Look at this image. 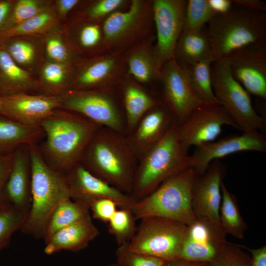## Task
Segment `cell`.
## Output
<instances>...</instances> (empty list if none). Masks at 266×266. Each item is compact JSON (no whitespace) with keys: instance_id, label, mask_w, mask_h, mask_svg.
<instances>
[{"instance_id":"6da1fadb","label":"cell","mask_w":266,"mask_h":266,"mask_svg":"<svg viewBox=\"0 0 266 266\" xmlns=\"http://www.w3.org/2000/svg\"><path fill=\"white\" fill-rule=\"evenodd\" d=\"M45 136L38 149L46 163L66 174L80 162L89 143L100 126L73 112L55 110L40 125Z\"/></svg>"},{"instance_id":"7a4b0ae2","label":"cell","mask_w":266,"mask_h":266,"mask_svg":"<svg viewBox=\"0 0 266 266\" xmlns=\"http://www.w3.org/2000/svg\"><path fill=\"white\" fill-rule=\"evenodd\" d=\"M101 128L86 148L80 163L119 190L132 193L138 159L127 138Z\"/></svg>"},{"instance_id":"3957f363","label":"cell","mask_w":266,"mask_h":266,"mask_svg":"<svg viewBox=\"0 0 266 266\" xmlns=\"http://www.w3.org/2000/svg\"><path fill=\"white\" fill-rule=\"evenodd\" d=\"M32 171L31 202L20 230L35 237H44L50 217L57 206L70 198L65 175L51 168L37 145H29ZM71 199V198H70Z\"/></svg>"},{"instance_id":"277c9868","label":"cell","mask_w":266,"mask_h":266,"mask_svg":"<svg viewBox=\"0 0 266 266\" xmlns=\"http://www.w3.org/2000/svg\"><path fill=\"white\" fill-rule=\"evenodd\" d=\"M206 27L214 61L242 48L266 44L265 13L233 3L228 12L215 14Z\"/></svg>"},{"instance_id":"5b68a950","label":"cell","mask_w":266,"mask_h":266,"mask_svg":"<svg viewBox=\"0 0 266 266\" xmlns=\"http://www.w3.org/2000/svg\"><path fill=\"white\" fill-rule=\"evenodd\" d=\"M178 126L175 120L138 161L132 191L136 200L152 193L169 177L190 167L189 155L180 142Z\"/></svg>"},{"instance_id":"8992f818","label":"cell","mask_w":266,"mask_h":266,"mask_svg":"<svg viewBox=\"0 0 266 266\" xmlns=\"http://www.w3.org/2000/svg\"><path fill=\"white\" fill-rule=\"evenodd\" d=\"M196 174L193 168L169 177L152 193L137 200L131 208L136 220L157 217L186 225L196 219L192 205V189Z\"/></svg>"},{"instance_id":"52a82bcc","label":"cell","mask_w":266,"mask_h":266,"mask_svg":"<svg viewBox=\"0 0 266 266\" xmlns=\"http://www.w3.org/2000/svg\"><path fill=\"white\" fill-rule=\"evenodd\" d=\"M153 0H132L127 7L114 11L102 22L105 43L109 52L124 53L154 35Z\"/></svg>"},{"instance_id":"ba28073f","label":"cell","mask_w":266,"mask_h":266,"mask_svg":"<svg viewBox=\"0 0 266 266\" xmlns=\"http://www.w3.org/2000/svg\"><path fill=\"white\" fill-rule=\"evenodd\" d=\"M214 94L242 132H260L266 128V121L253 106L249 93L232 75L225 59L211 65Z\"/></svg>"},{"instance_id":"9c48e42d","label":"cell","mask_w":266,"mask_h":266,"mask_svg":"<svg viewBox=\"0 0 266 266\" xmlns=\"http://www.w3.org/2000/svg\"><path fill=\"white\" fill-rule=\"evenodd\" d=\"M140 221L128 243L131 250L166 263L180 259L187 225L157 217L144 218Z\"/></svg>"},{"instance_id":"30bf717a","label":"cell","mask_w":266,"mask_h":266,"mask_svg":"<svg viewBox=\"0 0 266 266\" xmlns=\"http://www.w3.org/2000/svg\"><path fill=\"white\" fill-rule=\"evenodd\" d=\"M109 90H69L61 96L60 108L77 113L102 128L121 133L123 120Z\"/></svg>"},{"instance_id":"8fae6325","label":"cell","mask_w":266,"mask_h":266,"mask_svg":"<svg viewBox=\"0 0 266 266\" xmlns=\"http://www.w3.org/2000/svg\"><path fill=\"white\" fill-rule=\"evenodd\" d=\"M163 102L180 124L205 103L194 90L186 70L173 58L162 66L160 80Z\"/></svg>"},{"instance_id":"7c38bea8","label":"cell","mask_w":266,"mask_h":266,"mask_svg":"<svg viewBox=\"0 0 266 266\" xmlns=\"http://www.w3.org/2000/svg\"><path fill=\"white\" fill-rule=\"evenodd\" d=\"M225 125L238 128L219 103H205L195 109L178 126L179 138L183 148L188 152L193 146L214 141Z\"/></svg>"},{"instance_id":"4fadbf2b","label":"cell","mask_w":266,"mask_h":266,"mask_svg":"<svg viewBox=\"0 0 266 266\" xmlns=\"http://www.w3.org/2000/svg\"><path fill=\"white\" fill-rule=\"evenodd\" d=\"M187 0H153L156 31L155 49L162 65L173 57L177 41L184 28Z\"/></svg>"},{"instance_id":"5bb4252c","label":"cell","mask_w":266,"mask_h":266,"mask_svg":"<svg viewBox=\"0 0 266 266\" xmlns=\"http://www.w3.org/2000/svg\"><path fill=\"white\" fill-rule=\"evenodd\" d=\"M227 235L220 224L197 218L187 226L180 259L210 264L227 245Z\"/></svg>"},{"instance_id":"9a60e30c","label":"cell","mask_w":266,"mask_h":266,"mask_svg":"<svg viewBox=\"0 0 266 266\" xmlns=\"http://www.w3.org/2000/svg\"><path fill=\"white\" fill-rule=\"evenodd\" d=\"M70 198L87 206L94 200L108 198L113 200L120 208L131 209L136 200L96 176L81 163L65 174Z\"/></svg>"},{"instance_id":"2e32d148","label":"cell","mask_w":266,"mask_h":266,"mask_svg":"<svg viewBox=\"0 0 266 266\" xmlns=\"http://www.w3.org/2000/svg\"><path fill=\"white\" fill-rule=\"evenodd\" d=\"M243 151H266V138L257 132H242L240 135L226 137L217 141L202 144L189 155V166L196 175L205 172L213 161Z\"/></svg>"},{"instance_id":"e0dca14e","label":"cell","mask_w":266,"mask_h":266,"mask_svg":"<svg viewBox=\"0 0 266 266\" xmlns=\"http://www.w3.org/2000/svg\"><path fill=\"white\" fill-rule=\"evenodd\" d=\"M224 59L233 76L249 94L266 99V44L242 48Z\"/></svg>"},{"instance_id":"ac0fdd59","label":"cell","mask_w":266,"mask_h":266,"mask_svg":"<svg viewBox=\"0 0 266 266\" xmlns=\"http://www.w3.org/2000/svg\"><path fill=\"white\" fill-rule=\"evenodd\" d=\"M124 65L123 53L96 56L75 69L70 90L110 89L119 81Z\"/></svg>"},{"instance_id":"d6986e66","label":"cell","mask_w":266,"mask_h":266,"mask_svg":"<svg viewBox=\"0 0 266 266\" xmlns=\"http://www.w3.org/2000/svg\"><path fill=\"white\" fill-rule=\"evenodd\" d=\"M225 174V166L216 160L210 164L204 173L196 175L192 189V205L197 218H205L220 224L221 184Z\"/></svg>"},{"instance_id":"ffe728a7","label":"cell","mask_w":266,"mask_h":266,"mask_svg":"<svg viewBox=\"0 0 266 266\" xmlns=\"http://www.w3.org/2000/svg\"><path fill=\"white\" fill-rule=\"evenodd\" d=\"M3 116L27 126L40 127L42 121L60 108L61 96L21 92L1 96Z\"/></svg>"},{"instance_id":"44dd1931","label":"cell","mask_w":266,"mask_h":266,"mask_svg":"<svg viewBox=\"0 0 266 266\" xmlns=\"http://www.w3.org/2000/svg\"><path fill=\"white\" fill-rule=\"evenodd\" d=\"M31 162L29 145L14 152L11 169L3 191L4 202L28 214L31 202Z\"/></svg>"},{"instance_id":"7402d4cb","label":"cell","mask_w":266,"mask_h":266,"mask_svg":"<svg viewBox=\"0 0 266 266\" xmlns=\"http://www.w3.org/2000/svg\"><path fill=\"white\" fill-rule=\"evenodd\" d=\"M175 120L164 102H161L141 119L127 138L138 161L162 137Z\"/></svg>"},{"instance_id":"603a6c76","label":"cell","mask_w":266,"mask_h":266,"mask_svg":"<svg viewBox=\"0 0 266 266\" xmlns=\"http://www.w3.org/2000/svg\"><path fill=\"white\" fill-rule=\"evenodd\" d=\"M153 35L136 44L123 53L128 75L139 84L160 80L162 67L155 49Z\"/></svg>"},{"instance_id":"cb8c5ba5","label":"cell","mask_w":266,"mask_h":266,"mask_svg":"<svg viewBox=\"0 0 266 266\" xmlns=\"http://www.w3.org/2000/svg\"><path fill=\"white\" fill-rule=\"evenodd\" d=\"M99 233L89 216L54 233L45 241L44 252L51 255L62 250L78 251L86 247Z\"/></svg>"},{"instance_id":"d4e9b609","label":"cell","mask_w":266,"mask_h":266,"mask_svg":"<svg viewBox=\"0 0 266 266\" xmlns=\"http://www.w3.org/2000/svg\"><path fill=\"white\" fill-rule=\"evenodd\" d=\"M173 58L183 67L213 58L206 26L196 30H183L176 44Z\"/></svg>"},{"instance_id":"484cf974","label":"cell","mask_w":266,"mask_h":266,"mask_svg":"<svg viewBox=\"0 0 266 266\" xmlns=\"http://www.w3.org/2000/svg\"><path fill=\"white\" fill-rule=\"evenodd\" d=\"M44 136L40 127L27 126L0 115V155L12 153L23 145H38Z\"/></svg>"},{"instance_id":"4316f807","label":"cell","mask_w":266,"mask_h":266,"mask_svg":"<svg viewBox=\"0 0 266 266\" xmlns=\"http://www.w3.org/2000/svg\"><path fill=\"white\" fill-rule=\"evenodd\" d=\"M38 84L30 72L18 65L0 47V96L28 93Z\"/></svg>"},{"instance_id":"83f0119b","label":"cell","mask_w":266,"mask_h":266,"mask_svg":"<svg viewBox=\"0 0 266 266\" xmlns=\"http://www.w3.org/2000/svg\"><path fill=\"white\" fill-rule=\"evenodd\" d=\"M137 83L128 81L123 88L127 126L131 132L148 112L161 102Z\"/></svg>"},{"instance_id":"f1b7e54d","label":"cell","mask_w":266,"mask_h":266,"mask_svg":"<svg viewBox=\"0 0 266 266\" xmlns=\"http://www.w3.org/2000/svg\"><path fill=\"white\" fill-rule=\"evenodd\" d=\"M75 69L73 64L45 62L41 68L38 84L42 94L61 96L69 90Z\"/></svg>"},{"instance_id":"f546056e","label":"cell","mask_w":266,"mask_h":266,"mask_svg":"<svg viewBox=\"0 0 266 266\" xmlns=\"http://www.w3.org/2000/svg\"><path fill=\"white\" fill-rule=\"evenodd\" d=\"M58 22L54 6L51 5L36 15L0 33V42L15 37L48 33L55 30Z\"/></svg>"},{"instance_id":"4dcf8cb0","label":"cell","mask_w":266,"mask_h":266,"mask_svg":"<svg viewBox=\"0 0 266 266\" xmlns=\"http://www.w3.org/2000/svg\"><path fill=\"white\" fill-rule=\"evenodd\" d=\"M222 201L219 211L220 225L228 234L241 239L248 229L243 218L235 196L231 193L223 181L221 184Z\"/></svg>"},{"instance_id":"1f68e13d","label":"cell","mask_w":266,"mask_h":266,"mask_svg":"<svg viewBox=\"0 0 266 266\" xmlns=\"http://www.w3.org/2000/svg\"><path fill=\"white\" fill-rule=\"evenodd\" d=\"M89 216L87 206L70 198L63 200L50 217L43 237L45 241L56 232Z\"/></svg>"},{"instance_id":"d6a6232c","label":"cell","mask_w":266,"mask_h":266,"mask_svg":"<svg viewBox=\"0 0 266 266\" xmlns=\"http://www.w3.org/2000/svg\"><path fill=\"white\" fill-rule=\"evenodd\" d=\"M76 44L80 50L101 55L109 52L107 48L101 23L83 19L74 29Z\"/></svg>"},{"instance_id":"836d02e7","label":"cell","mask_w":266,"mask_h":266,"mask_svg":"<svg viewBox=\"0 0 266 266\" xmlns=\"http://www.w3.org/2000/svg\"><path fill=\"white\" fill-rule=\"evenodd\" d=\"M213 62L214 59L210 58L184 68L199 96L205 102L219 103L214 94L212 86L211 65Z\"/></svg>"},{"instance_id":"e575fe53","label":"cell","mask_w":266,"mask_h":266,"mask_svg":"<svg viewBox=\"0 0 266 266\" xmlns=\"http://www.w3.org/2000/svg\"><path fill=\"white\" fill-rule=\"evenodd\" d=\"M4 49L19 66L26 68L32 66L37 60V51L34 43L28 39L15 37L0 42Z\"/></svg>"},{"instance_id":"d590c367","label":"cell","mask_w":266,"mask_h":266,"mask_svg":"<svg viewBox=\"0 0 266 266\" xmlns=\"http://www.w3.org/2000/svg\"><path fill=\"white\" fill-rule=\"evenodd\" d=\"M27 215L5 203L0 204V250L9 244L13 234L21 228Z\"/></svg>"},{"instance_id":"8d00e7d4","label":"cell","mask_w":266,"mask_h":266,"mask_svg":"<svg viewBox=\"0 0 266 266\" xmlns=\"http://www.w3.org/2000/svg\"><path fill=\"white\" fill-rule=\"evenodd\" d=\"M131 209H117L108 221V230L114 236L118 245L129 242L134 235L136 227Z\"/></svg>"},{"instance_id":"74e56055","label":"cell","mask_w":266,"mask_h":266,"mask_svg":"<svg viewBox=\"0 0 266 266\" xmlns=\"http://www.w3.org/2000/svg\"><path fill=\"white\" fill-rule=\"evenodd\" d=\"M215 15L208 0H187L183 30L192 31L207 26Z\"/></svg>"},{"instance_id":"f35d334b","label":"cell","mask_w":266,"mask_h":266,"mask_svg":"<svg viewBox=\"0 0 266 266\" xmlns=\"http://www.w3.org/2000/svg\"><path fill=\"white\" fill-rule=\"evenodd\" d=\"M51 6L49 2L41 0H18L14 2L12 11L0 33L25 21Z\"/></svg>"},{"instance_id":"ab89813d","label":"cell","mask_w":266,"mask_h":266,"mask_svg":"<svg viewBox=\"0 0 266 266\" xmlns=\"http://www.w3.org/2000/svg\"><path fill=\"white\" fill-rule=\"evenodd\" d=\"M48 33L45 44L47 61L60 64H73L74 55L63 37L54 31Z\"/></svg>"},{"instance_id":"60d3db41","label":"cell","mask_w":266,"mask_h":266,"mask_svg":"<svg viewBox=\"0 0 266 266\" xmlns=\"http://www.w3.org/2000/svg\"><path fill=\"white\" fill-rule=\"evenodd\" d=\"M126 0H97L92 2L83 11V19L101 23L109 15L128 6Z\"/></svg>"},{"instance_id":"b9f144b4","label":"cell","mask_w":266,"mask_h":266,"mask_svg":"<svg viewBox=\"0 0 266 266\" xmlns=\"http://www.w3.org/2000/svg\"><path fill=\"white\" fill-rule=\"evenodd\" d=\"M128 243L118 245L116 251L119 266H165L166 262L163 260L132 251Z\"/></svg>"},{"instance_id":"7bdbcfd3","label":"cell","mask_w":266,"mask_h":266,"mask_svg":"<svg viewBox=\"0 0 266 266\" xmlns=\"http://www.w3.org/2000/svg\"><path fill=\"white\" fill-rule=\"evenodd\" d=\"M251 257L242 245L227 243L210 266H251Z\"/></svg>"},{"instance_id":"ee69618b","label":"cell","mask_w":266,"mask_h":266,"mask_svg":"<svg viewBox=\"0 0 266 266\" xmlns=\"http://www.w3.org/2000/svg\"><path fill=\"white\" fill-rule=\"evenodd\" d=\"M117 207V203L113 200L101 198L92 201L89 206V209L95 219L108 223L118 209Z\"/></svg>"},{"instance_id":"f6af8a7d","label":"cell","mask_w":266,"mask_h":266,"mask_svg":"<svg viewBox=\"0 0 266 266\" xmlns=\"http://www.w3.org/2000/svg\"><path fill=\"white\" fill-rule=\"evenodd\" d=\"M14 152L0 155V204L4 203V188L12 166Z\"/></svg>"},{"instance_id":"bcb514c9","label":"cell","mask_w":266,"mask_h":266,"mask_svg":"<svg viewBox=\"0 0 266 266\" xmlns=\"http://www.w3.org/2000/svg\"><path fill=\"white\" fill-rule=\"evenodd\" d=\"M248 251L251 257V266H266V246L257 248H250L242 246Z\"/></svg>"},{"instance_id":"7dc6e473","label":"cell","mask_w":266,"mask_h":266,"mask_svg":"<svg viewBox=\"0 0 266 266\" xmlns=\"http://www.w3.org/2000/svg\"><path fill=\"white\" fill-rule=\"evenodd\" d=\"M80 2L79 0H56L54 7L59 18H65Z\"/></svg>"},{"instance_id":"c3c4849f","label":"cell","mask_w":266,"mask_h":266,"mask_svg":"<svg viewBox=\"0 0 266 266\" xmlns=\"http://www.w3.org/2000/svg\"><path fill=\"white\" fill-rule=\"evenodd\" d=\"M233 2L248 9L256 11L265 12L266 10V4L260 0H233Z\"/></svg>"},{"instance_id":"681fc988","label":"cell","mask_w":266,"mask_h":266,"mask_svg":"<svg viewBox=\"0 0 266 266\" xmlns=\"http://www.w3.org/2000/svg\"><path fill=\"white\" fill-rule=\"evenodd\" d=\"M213 11L215 14H223L228 12L233 5L230 0H208Z\"/></svg>"},{"instance_id":"f907efd6","label":"cell","mask_w":266,"mask_h":266,"mask_svg":"<svg viewBox=\"0 0 266 266\" xmlns=\"http://www.w3.org/2000/svg\"><path fill=\"white\" fill-rule=\"evenodd\" d=\"M14 3L12 0L0 1V31L9 16Z\"/></svg>"},{"instance_id":"816d5d0a","label":"cell","mask_w":266,"mask_h":266,"mask_svg":"<svg viewBox=\"0 0 266 266\" xmlns=\"http://www.w3.org/2000/svg\"><path fill=\"white\" fill-rule=\"evenodd\" d=\"M165 266H210V265L208 263L192 262L179 259L166 263Z\"/></svg>"},{"instance_id":"f5cc1de1","label":"cell","mask_w":266,"mask_h":266,"mask_svg":"<svg viewBox=\"0 0 266 266\" xmlns=\"http://www.w3.org/2000/svg\"><path fill=\"white\" fill-rule=\"evenodd\" d=\"M0 115L3 116V110L1 107V101H0Z\"/></svg>"},{"instance_id":"db71d44e","label":"cell","mask_w":266,"mask_h":266,"mask_svg":"<svg viewBox=\"0 0 266 266\" xmlns=\"http://www.w3.org/2000/svg\"><path fill=\"white\" fill-rule=\"evenodd\" d=\"M108 266H119L116 263L109 265Z\"/></svg>"}]
</instances>
